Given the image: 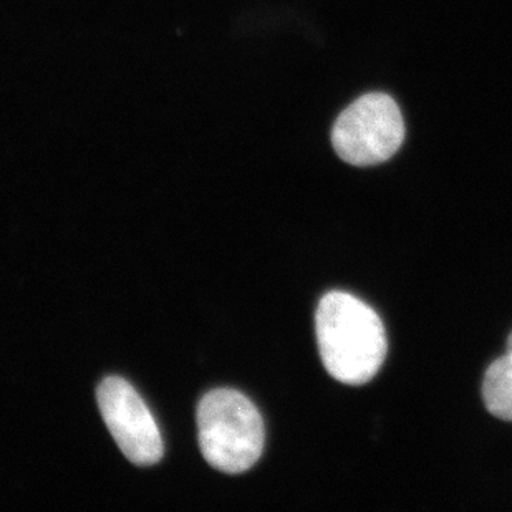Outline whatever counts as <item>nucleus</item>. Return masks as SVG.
I'll return each instance as SVG.
<instances>
[{
	"label": "nucleus",
	"instance_id": "2",
	"mask_svg": "<svg viewBox=\"0 0 512 512\" xmlns=\"http://www.w3.org/2000/svg\"><path fill=\"white\" fill-rule=\"evenodd\" d=\"M199 446L221 473H246L264 451V421L249 398L231 388L206 393L198 406Z\"/></svg>",
	"mask_w": 512,
	"mask_h": 512
},
{
	"label": "nucleus",
	"instance_id": "3",
	"mask_svg": "<svg viewBox=\"0 0 512 512\" xmlns=\"http://www.w3.org/2000/svg\"><path fill=\"white\" fill-rule=\"evenodd\" d=\"M405 140V121L387 93L358 98L335 121L332 145L340 160L353 166H375L397 155Z\"/></svg>",
	"mask_w": 512,
	"mask_h": 512
},
{
	"label": "nucleus",
	"instance_id": "1",
	"mask_svg": "<svg viewBox=\"0 0 512 512\" xmlns=\"http://www.w3.org/2000/svg\"><path fill=\"white\" fill-rule=\"evenodd\" d=\"M315 334L325 370L337 382L360 387L375 378L387 357L385 327L377 312L347 292L324 295Z\"/></svg>",
	"mask_w": 512,
	"mask_h": 512
},
{
	"label": "nucleus",
	"instance_id": "5",
	"mask_svg": "<svg viewBox=\"0 0 512 512\" xmlns=\"http://www.w3.org/2000/svg\"><path fill=\"white\" fill-rule=\"evenodd\" d=\"M483 400L491 415L512 421V353L489 365L484 375Z\"/></svg>",
	"mask_w": 512,
	"mask_h": 512
},
{
	"label": "nucleus",
	"instance_id": "6",
	"mask_svg": "<svg viewBox=\"0 0 512 512\" xmlns=\"http://www.w3.org/2000/svg\"><path fill=\"white\" fill-rule=\"evenodd\" d=\"M508 353H512V332L508 339Z\"/></svg>",
	"mask_w": 512,
	"mask_h": 512
},
{
	"label": "nucleus",
	"instance_id": "4",
	"mask_svg": "<svg viewBox=\"0 0 512 512\" xmlns=\"http://www.w3.org/2000/svg\"><path fill=\"white\" fill-rule=\"evenodd\" d=\"M98 408L123 455L136 466H153L165 448L155 418L130 383L108 377L97 392Z\"/></svg>",
	"mask_w": 512,
	"mask_h": 512
}]
</instances>
